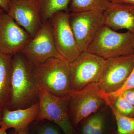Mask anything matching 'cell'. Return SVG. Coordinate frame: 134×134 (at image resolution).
Wrapping results in <instances>:
<instances>
[{"mask_svg": "<svg viewBox=\"0 0 134 134\" xmlns=\"http://www.w3.org/2000/svg\"><path fill=\"white\" fill-rule=\"evenodd\" d=\"M39 89L32 72V66L20 53L12 56L10 69V99L8 109L29 107L38 99Z\"/></svg>", "mask_w": 134, "mask_h": 134, "instance_id": "cell-1", "label": "cell"}, {"mask_svg": "<svg viewBox=\"0 0 134 134\" xmlns=\"http://www.w3.org/2000/svg\"><path fill=\"white\" fill-rule=\"evenodd\" d=\"M34 79L38 88L59 97H68L72 91L69 63L53 58L32 66Z\"/></svg>", "mask_w": 134, "mask_h": 134, "instance_id": "cell-2", "label": "cell"}, {"mask_svg": "<svg viewBox=\"0 0 134 134\" xmlns=\"http://www.w3.org/2000/svg\"><path fill=\"white\" fill-rule=\"evenodd\" d=\"M134 46L133 34L117 32L104 25L86 51L107 60L134 53Z\"/></svg>", "mask_w": 134, "mask_h": 134, "instance_id": "cell-3", "label": "cell"}, {"mask_svg": "<svg viewBox=\"0 0 134 134\" xmlns=\"http://www.w3.org/2000/svg\"><path fill=\"white\" fill-rule=\"evenodd\" d=\"M38 89L39 108L36 121L46 120L58 126L64 134H76L70 119L69 96L58 97Z\"/></svg>", "mask_w": 134, "mask_h": 134, "instance_id": "cell-4", "label": "cell"}, {"mask_svg": "<svg viewBox=\"0 0 134 134\" xmlns=\"http://www.w3.org/2000/svg\"><path fill=\"white\" fill-rule=\"evenodd\" d=\"M107 60L88 51L81 52L69 63L72 90H80L86 85L98 83L107 65Z\"/></svg>", "mask_w": 134, "mask_h": 134, "instance_id": "cell-5", "label": "cell"}, {"mask_svg": "<svg viewBox=\"0 0 134 134\" xmlns=\"http://www.w3.org/2000/svg\"><path fill=\"white\" fill-rule=\"evenodd\" d=\"M70 25L81 52L87 51L97 34L105 25L104 12L69 13Z\"/></svg>", "mask_w": 134, "mask_h": 134, "instance_id": "cell-6", "label": "cell"}, {"mask_svg": "<svg viewBox=\"0 0 134 134\" xmlns=\"http://www.w3.org/2000/svg\"><path fill=\"white\" fill-rule=\"evenodd\" d=\"M19 53L31 66L42 64L52 58L63 59L56 49L48 21L43 24L36 36L23 47Z\"/></svg>", "mask_w": 134, "mask_h": 134, "instance_id": "cell-7", "label": "cell"}, {"mask_svg": "<svg viewBox=\"0 0 134 134\" xmlns=\"http://www.w3.org/2000/svg\"><path fill=\"white\" fill-rule=\"evenodd\" d=\"M69 16V12L60 11L52 16L48 21L58 53L63 59L70 63L81 52L70 25Z\"/></svg>", "mask_w": 134, "mask_h": 134, "instance_id": "cell-8", "label": "cell"}, {"mask_svg": "<svg viewBox=\"0 0 134 134\" xmlns=\"http://www.w3.org/2000/svg\"><path fill=\"white\" fill-rule=\"evenodd\" d=\"M98 83L86 85L79 91H72L69 95V114L76 125L96 113L104 101L99 94Z\"/></svg>", "mask_w": 134, "mask_h": 134, "instance_id": "cell-9", "label": "cell"}, {"mask_svg": "<svg viewBox=\"0 0 134 134\" xmlns=\"http://www.w3.org/2000/svg\"><path fill=\"white\" fill-rule=\"evenodd\" d=\"M106 68L98 84L106 93L120 88L132 72L134 66V53L107 60Z\"/></svg>", "mask_w": 134, "mask_h": 134, "instance_id": "cell-10", "label": "cell"}, {"mask_svg": "<svg viewBox=\"0 0 134 134\" xmlns=\"http://www.w3.org/2000/svg\"><path fill=\"white\" fill-rule=\"evenodd\" d=\"M32 38L8 13L0 12V52L14 55Z\"/></svg>", "mask_w": 134, "mask_h": 134, "instance_id": "cell-11", "label": "cell"}, {"mask_svg": "<svg viewBox=\"0 0 134 134\" xmlns=\"http://www.w3.org/2000/svg\"><path fill=\"white\" fill-rule=\"evenodd\" d=\"M8 13L32 38L36 36L43 24L37 0H10Z\"/></svg>", "mask_w": 134, "mask_h": 134, "instance_id": "cell-12", "label": "cell"}, {"mask_svg": "<svg viewBox=\"0 0 134 134\" xmlns=\"http://www.w3.org/2000/svg\"><path fill=\"white\" fill-rule=\"evenodd\" d=\"M104 14L106 26L115 31L125 29L134 34V5L112 3Z\"/></svg>", "mask_w": 134, "mask_h": 134, "instance_id": "cell-13", "label": "cell"}, {"mask_svg": "<svg viewBox=\"0 0 134 134\" xmlns=\"http://www.w3.org/2000/svg\"><path fill=\"white\" fill-rule=\"evenodd\" d=\"M39 108L38 102L25 108L14 110L4 108L0 126L7 130L13 128L16 131L26 129L32 122L36 120Z\"/></svg>", "mask_w": 134, "mask_h": 134, "instance_id": "cell-14", "label": "cell"}, {"mask_svg": "<svg viewBox=\"0 0 134 134\" xmlns=\"http://www.w3.org/2000/svg\"><path fill=\"white\" fill-rule=\"evenodd\" d=\"M12 55L0 52V109L8 108L10 99V69Z\"/></svg>", "mask_w": 134, "mask_h": 134, "instance_id": "cell-15", "label": "cell"}, {"mask_svg": "<svg viewBox=\"0 0 134 134\" xmlns=\"http://www.w3.org/2000/svg\"><path fill=\"white\" fill-rule=\"evenodd\" d=\"M39 7L42 24L60 11L69 12L70 5L73 0H37Z\"/></svg>", "mask_w": 134, "mask_h": 134, "instance_id": "cell-16", "label": "cell"}, {"mask_svg": "<svg viewBox=\"0 0 134 134\" xmlns=\"http://www.w3.org/2000/svg\"><path fill=\"white\" fill-rule=\"evenodd\" d=\"M100 95L114 115L117 122L118 134H134V117H128L118 111L103 92H100Z\"/></svg>", "mask_w": 134, "mask_h": 134, "instance_id": "cell-17", "label": "cell"}, {"mask_svg": "<svg viewBox=\"0 0 134 134\" xmlns=\"http://www.w3.org/2000/svg\"><path fill=\"white\" fill-rule=\"evenodd\" d=\"M110 0H73L69 7V12L104 11L111 4Z\"/></svg>", "mask_w": 134, "mask_h": 134, "instance_id": "cell-18", "label": "cell"}, {"mask_svg": "<svg viewBox=\"0 0 134 134\" xmlns=\"http://www.w3.org/2000/svg\"><path fill=\"white\" fill-rule=\"evenodd\" d=\"M134 88V66L132 72L122 86L116 91L112 93H105L109 101L114 104L115 99L123 92L130 89Z\"/></svg>", "mask_w": 134, "mask_h": 134, "instance_id": "cell-19", "label": "cell"}, {"mask_svg": "<svg viewBox=\"0 0 134 134\" xmlns=\"http://www.w3.org/2000/svg\"><path fill=\"white\" fill-rule=\"evenodd\" d=\"M118 111L128 117H134V106L122 96H119L113 104Z\"/></svg>", "mask_w": 134, "mask_h": 134, "instance_id": "cell-20", "label": "cell"}, {"mask_svg": "<svg viewBox=\"0 0 134 134\" xmlns=\"http://www.w3.org/2000/svg\"><path fill=\"white\" fill-rule=\"evenodd\" d=\"M55 125L51 122L41 125L37 129L36 134H60Z\"/></svg>", "mask_w": 134, "mask_h": 134, "instance_id": "cell-21", "label": "cell"}, {"mask_svg": "<svg viewBox=\"0 0 134 134\" xmlns=\"http://www.w3.org/2000/svg\"><path fill=\"white\" fill-rule=\"evenodd\" d=\"M97 118V115H94L86 121L83 127V134H93Z\"/></svg>", "mask_w": 134, "mask_h": 134, "instance_id": "cell-22", "label": "cell"}, {"mask_svg": "<svg viewBox=\"0 0 134 134\" xmlns=\"http://www.w3.org/2000/svg\"><path fill=\"white\" fill-rule=\"evenodd\" d=\"M104 123L103 117L101 115H97V120L92 134H103Z\"/></svg>", "mask_w": 134, "mask_h": 134, "instance_id": "cell-23", "label": "cell"}, {"mask_svg": "<svg viewBox=\"0 0 134 134\" xmlns=\"http://www.w3.org/2000/svg\"><path fill=\"white\" fill-rule=\"evenodd\" d=\"M121 95L134 106V88L125 91Z\"/></svg>", "mask_w": 134, "mask_h": 134, "instance_id": "cell-24", "label": "cell"}, {"mask_svg": "<svg viewBox=\"0 0 134 134\" xmlns=\"http://www.w3.org/2000/svg\"><path fill=\"white\" fill-rule=\"evenodd\" d=\"M10 2V0H0V7L7 13L9 11Z\"/></svg>", "mask_w": 134, "mask_h": 134, "instance_id": "cell-25", "label": "cell"}, {"mask_svg": "<svg viewBox=\"0 0 134 134\" xmlns=\"http://www.w3.org/2000/svg\"><path fill=\"white\" fill-rule=\"evenodd\" d=\"M112 3H122L134 5V0H110Z\"/></svg>", "mask_w": 134, "mask_h": 134, "instance_id": "cell-26", "label": "cell"}, {"mask_svg": "<svg viewBox=\"0 0 134 134\" xmlns=\"http://www.w3.org/2000/svg\"><path fill=\"white\" fill-rule=\"evenodd\" d=\"M29 127L26 129L24 130H21V131H15L14 133L13 134H28Z\"/></svg>", "mask_w": 134, "mask_h": 134, "instance_id": "cell-27", "label": "cell"}, {"mask_svg": "<svg viewBox=\"0 0 134 134\" xmlns=\"http://www.w3.org/2000/svg\"><path fill=\"white\" fill-rule=\"evenodd\" d=\"M7 130L5 128L1 127H0V134H7Z\"/></svg>", "mask_w": 134, "mask_h": 134, "instance_id": "cell-28", "label": "cell"}, {"mask_svg": "<svg viewBox=\"0 0 134 134\" xmlns=\"http://www.w3.org/2000/svg\"><path fill=\"white\" fill-rule=\"evenodd\" d=\"M2 111L3 110H2V109H0V126H1V123L2 119Z\"/></svg>", "mask_w": 134, "mask_h": 134, "instance_id": "cell-29", "label": "cell"}, {"mask_svg": "<svg viewBox=\"0 0 134 134\" xmlns=\"http://www.w3.org/2000/svg\"><path fill=\"white\" fill-rule=\"evenodd\" d=\"M4 11L3 9L0 7V12H3V11Z\"/></svg>", "mask_w": 134, "mask_h": 134, "instance_id": "cell-30", "label": "cell"}, {"mask_svg": "<svg viewBox=\"0 0 134 134\" xmlns=\"http://www.w3.org/2000/svg\"></svg>", "mask_w": 134, "mask_h": 134, "instance_id": "cell-31", "label": "cell"}]
</instances>
